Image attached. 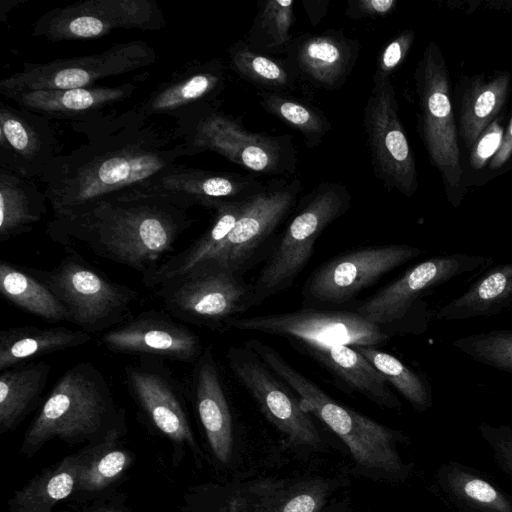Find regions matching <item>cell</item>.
<instances>
[{"label":"cell","instance_id":"6da1fadb","mask_svg":"<svg viewBox=\"0 0 512 512\" xmlns=\"http://www.w3.org/2000/svg\"><path fill=\"white\" fill-rule=\"evenodd\" d=\"M71 127L88 141L56 156L39 180L53 218L134 188L186 157L184 146L130 110L100 114Z\"/></svg>","mask_w":512,"mask_h":512},{"label":"cell","instance_id":"7a4b0ae2","mask_svg":"<svg viewBox=\"0 0 512 512\" xmlns=\"http://www.w3.org/2000/svg\"><path fill=\"white\" fill-rule=\"evenodd\" d=\"M193 223L188 209L129 189L74 215L52 218L46 233L66 251L85 249L145 279L171 256L177 240Z\"/></svg>","mask_w":512,"mask_h":512},{"label":"cell","instance_id":"3957f363","mask_svg":"<svg viewBox=\"0 0 512 512\" xmlns=\"http://www.w3.org/2000/svg\"><path fill=\"white\" fill-rule=\"evenodd\" d=\"M244 345L296 393L306 412L316 416L346 444L357 464L394 479L409 475L411 465L402 461L397 450V443L406 440L401 432L336 402L261 340L249 339Z\"/></svg>","mask_w":512,"mask_h":512},{"label":"cell","instance_id":"277c9868","mask_svg":"<svg viewBox=\"0 0 512 512\" xmlns=\"http://www.w3.org/2000/svg\"><path fill=\"white\" fill-rule=\"evenodd\" d=\"M122 420L104 374L91 362H78L54 385L20 450L31 457L54 437L67 442L96 441L122 427Z\"/></svg>","mask_w":512,"mask_h":512},{"label":"cell","instance_id":"5b68a950","mask_svg":"<svg viewBox=\"0 0 512 512\" xmlns=\"http://www.w3.org/2000/svg\"><path fill=\"white\" fill-rule=\"evenodd\" d=\"M220 101L191 109L175 119L173 137L186 156L205 151L261 175L290 176L296 170L297 154L289 134L252 133L219 109Z\"/></svg>","mask_w":512,"mask_h":512},{"label":"cell","instance_id":"8992f818","mask_svg":"<svg viewBox=\"0 0 512 512\" xmlns=\"http://www.w3.org/2000/svg\"><path fill=\"white\" fill-rule=\"evenodd\" d=\"M418 98L417 130L431 165L441 176L448 202L458 208L467 187L452 106L450 73L441 48L425 47L414 72Z\"/></svg>","mask_w":512,"mask_h":512},{"label":"cell","instance_id":"52a82bcc","mask_svg":"<svg viewBox=\"0 0 512 512\" xmlns=\"http://www.w3.org/2000/svg\"><path fill=\"white\" fill-rule=\"evenodd\" d=\"M66 252L67 255L49 270L26 269L67 308L71 323L93 335L131 318L133 308L140 301L139 293L109 279L79 252Z\"/></svg>","mask_w":512,"mask_h":512},{"label":"cell","instance_id":"ba28073f","mask_svg":"<svg viewBox=\"0 0 512 512\" xmlns=\"http://www.w3.org/2000/svg\"><path fill=\"white\" fill-rule=\"evenodd\" d=\"M342 183L323 182L305 195L278 246L251 285L250 307L291 286L313 253L321 233L350 207Z\"/></svg>","mask_w":512,"mask_h":512},{"label":"cell","instance_id":"9c48e42d","mask_svg":"<svg viewBox=\"0 0 512 512\" xmlns=\"http://www.w3.org/2000/svg\"><path fill=\"white\" fill-rule=\"evenodd\" d=\"M156 59V52L150 45L134 40L113 45L97 54L46 63H26L22 70L0 82V93L92 87L99 80L153 65Z\"/></svg>","mask_w":512,"mask_h":512},{"label":"cell","instance_id":"30bf717a","mask_svg":"<svg viewBox=\"0 0 512 512\" xmlns=\"http://www.w3.org/2000/svg\"><path fill=\"white\" fill-rule=\"evenodd\" d=\"M398 112L391 79L374 80L363 115L373 171L384 188L412 197L418 188V174Z\"/></svg>","mask_w":512,"mask_h":512},{"label":"cell","instance_id":"8fae6325","mask_svg":"<svg viewBox=\"0 0 512 512\" xmlns=\"http://www.w3.org/2000/svg\"><path fill=\"white\" fill-rule=\"evenodd\" d=\"M165 26L154 0H85L54 8L34 23L32 35L51 42L100 38L116 29L157 31Z\"/></svg>","mask_w":512,"mask_h":512},{"label":"cell","instance_id":"7c38bea8","mask_svg":"<svg viewBox=\"0 0 512 512\" xmlns=\"http://www.w3.org/2000/svg\"><path fill=\"white\" fill-rule=\"evenodd\" d=\"M154 290L170 315L213 329L250 308L251 286L225 270L194 271Z\"/></svg>","mask_w":512,"mask_h":512},{"label":"cell","instance_id":"4fadbf2b","mask_svg":"<svg viewBox=\"0 0 512 512\" xmlns=\"http://www.w3.org/2000/svg\"><path fill=\"white\" fill-rule=\"evenodd\" d=\"M301 190L302 183L296 178L290 181L277 179L268 183L262 191L247 200L234 228L220 247L189 273L225 270L240 275L294 208Z\"/></svg>","mask_w":512,"mask_h":512},{"label":"cell","instance_id":"5bb4252c","mask_svg":"<svg viewBox=\"0 0 512 512\" xmlns=\"http://www.w3.org/2000/svg\"><path fill=\"white\" fill-rule=\"evenodd\" d=\"M224 329L292 337L322 345L378 346L389 337L357 312L303 309L287 313L233 317Z\"/></svg>","mask_w":512,"mask_h":512},{"label":"cell","instance_id":"9a60e30c","mask_svg":"<svg viewBox=\"0 0 512 512\" xmlns=\"http://www.w3.org/2000/svg\"><path fill=\"white\" fill-rule=\"evenodd\" d=\"M228 366L266 418L292 446L316 447L320 434L292 389L247 346L227 350Z\"/></svg>","mask_w":512,"mask_h":512},{"label":"cell","instance_id":"2e32d148","mask_svg":"<svg viewBox=\"0 0 512 512\" xmlns=\"http://www.w3.org/2000/svg\"><path fill=\"white\" fill-rule=\"evenodd\" d=\"M422 253L421 249L407 244L365 247L345 253L312 273L304 295L321 303H344Z\"/></svg>","mask_w":512,"mask_h":512},{"label":"cell","instance_id":"e0dca14e","mask_svg":"<svg viewBox=\"0 0 512 512\" xmlns=\"http://www.w3.org/2000/svg\"><path fill=\"white\" fill-rule=\"evenodd\" d=\"M124 374L133 398L151 423L175 444H186L201 456L187 417L183 390L161 359L141 356L125 366Z\"/></svg>","mask_w":512,"mask_h":512},{"label":"cell","instance_id":"ac0fdd59","mask_svg":"<svg viewBox=\"0 0 512 512\" xmlns=\"http://www.w3.org/2000/svg\"><path fill=\"white\" fill-rule=\"evenodd\" d=\"M114 353L136 354L195 364L204 349L201 338L188 326L176 322L169 313L143 311L99 337Z\"/></svg>","mask_w":512,"mask_h":512},{"label":"cell","instance_id":"d6986e66","mask_svg":"<svg viewBox=\"0 0 512 512\" xmlns=\"http://www.w3.org/2000/svg\"><path fill=\"white\" fill-rule=\"evenodd\" d=\"M486 260L463 253L426 259L364 301L356 312L378 326L400 320L425 292L474 271Z\"/></svg>","mask_w":512,"mask_h":512},{"label":"cell","instance_id":"ffe728a7","mask_svg":"<svg viewBox=\"0 0 512 512\" xmlns=\"http://www.w3.org/2000/svg\"><path fill=\"white\" fill-rule=\"evenodd\" d=\"M265 186L252 176L178 163L130 190L162 197L185 209L196 205L215 209L222 203L254 196Z\"/></svg>","mask_w":512,"mask_h":512},{"label":"cell","instance_id":"44dd1931","mask_svg":"<svg viewBox=\"0 0 512 512\" xmlns=\"http://www.w3.org/2000/svg\"><path fill=\"white\" fill-rule=\"evenodd\" d=\"M58 155V139L50 119L0 102L1 169L40 180Z\"/></svg>","mask_w":512,"mask_h":512},{"label":"cell","instance_id":"7402d4cb","mask_svg":"<svg viewBox=\"0 0 512 512\" xmlns=\"http://www.w3.org/2000/svg\"><path fill=\"white\" fill-rule=\"evenodd\" d=\"M357 40L343 31L328 29L293 38L285 58L295 69L299 81L314 88L335 90L344 85L359 56Z\"/></svg>","mask_w":512,"mask_h":512},{"label":"cell","instance_id":"603a6c76","mask_svg":"<svg viewBox=\"0 0 512 512\" xmlns=\"http://www.w3.org/2000/svg\"><path fill=\"white\" fill-rule=\"evenodd\" d=\"M226 80V67L221 60L192 62L129 110L145 122L163 115L176 119L198 106L219 101L217 98L225 89Z\"/></svg>","mask_w":512,"mask_h":512},{"label":"cell","instance_id":"cb8c5ba5","mask_svg":"<svg viewBox=\"0 0 512 512\" xmlns=\"http://www.w3.org/2000/svg\"><path fill=\"white\" fill-rule=\"evenodd\" d=\"M511 89V74L506 70L458 79L452 106L460 144L466 151L493 121L504 114Z\"/></svg>","mask_w":512,"mask_h":512},{"label":"cell","instance_id":"d4e9b609","mask_svg":"<svg viewBox=\"0 0 512 512\" xmlns=\"http://www.w3.org/2000/svg\"><path fill=\"white\" fill-rule=\"evenodd\" d=\"M137 90L135 83L117 86H92L76 89H34L1 93L17 106L45 116L72 122L98 116L108 107L130 98Z\"/></svg>","mask_w":512,"mask_h":512},{"label":"cell","instance_id":"484cf974","mask_svg":"<svg viewBox=\"0 0 512 512\" xmlns=\"http://www.w3.org/2000/svg\"><path fill=\"white\" fill-rule=\"evenodd\" d=\"M192 390L197 413L213 455L221 464H227L233 450L232 415L210 347L204 349L194 364Z\"/></svg>","mask_w":512,"mask_h":512},{"label":"cell","instance_id":"4316f807","mask_svg":"<svg viewBox=\"0 0 512 512\" xmlns=\"http://www.w3.org/2000/svg\"><path fill=\"white\" fill-rule=\"evenodd\" d=\"M434 488L456 512H512V496L484 472L448 460L434 475Z\"/></svg>","mask_w":512,"mask_h":512},{"label":"cell","instance_id":"83f0119b","mask_svg":"<svg viewBox=\"0 0 512 512\" xmlns=\"http://www.w3.org/2000/svg\"><path fill=\"white\" fill-rule=\"evenodd\" d=\"M311 356L352 389L385 409L401 410V402L382 374L353 346L304 343Z\"/></svg>","mask_w":512,"mask_h":512},{"label":"cell","instance_id":"f1b7e54d","mask_svg":"<svg viewBox=\"0 0 512 512\" xmlns=\"http://www.w3.org/2000/svg\"><path fill=\"white\" fill-rule=\"evenodd\" d=\"M92 335L65 326L10 327L0 331V372L57 351L88 343Z\"/></svg>","mask_w":512,"mask_h":512},{"label":"cell","instance_id":"f546056e","mask_svg":"<svg viewBox=\"0 0 512 512\" xmlns=\"http://www.w3.org/2000/svg\"><path fill=\"white\" fill-rule=\"evenodd\" d=\"M512 304V262L487 270L460 296L437 312V319L454 321L489 317Z\"/></svg>","mask_w":512,"mask_h":512},{"label":"cell","instance_id":"4dcf8cb0","mask_svg":"<svg viewBox=\"0 0 512 512\" xmlns=\"http://www.w3.org/2000/svg\"><path fill=\"white\" fill-rule=\"evenodd\" d=\"M47 203L33 180L0 168V243L31 231L46 214Z\"/></svg>","mask_w":512,"mask_h":512},{"label":"cell","instance_id":"1f68e13d","mask_svg":"<svg viewBox=\"0 0 512 512\" xmlns=\"http://www.w3.org/2000/svg\"><path fill=\"white\" fill-rule=\"evenodd\" d=\"M47 362H30L0 374V432L15 428L40 399L50 375Z\"/></svg>","mask_w":512,"mask_h":512},{"label":"cell","instance_id":"d6a6232c","mask_svg":"<svg viewBox=\"0 0 512 512\" xmlns=\"http://www.w3.org/2000/svg\"><path fill=\"white\" fill-rule=\"evenodd\" d=\"M0 292L8 302L40 319L50 323H71L67 308L26 267L2 260Z\"/></svg>","mask_w":512,"mask_h":512},{"label":"cell","instance_id":"836d02e7","mask_svg":"<svg viewBox=\"0 0 512 512\" xmlns=\"http://www.w3.org/2000/svg\"><path fill=\"white\" fill-rule=\"evenodd\" d=\"M81 462L80 451L43 470L15 493L8 512H51L58 502L73 495Z\"/></svg>","mask_w":512,"mask_h":512},{"label":"cell","instance_id":"e575fe53","mask_svg":"<svg viewBox=\"0 0 512 512\" xmlns=\"http://www.w3.org/2000/svg\"><path fill=\"white\" fill-rule=\"evenodd\" d=\"M121 435L122 427L115 428L81 451L74 495L104 490L128 469L132 457L126 449L117 447Z\"/></svg>","mask_w":512,"mask_h":512},{"label":"cell","instance_id":"d590c367","mask_svg":"<svg viewBox=\"0 0 512 512\" xmlns=\"http://www.w3.org/2000/svg\"><path fill=\"white\" fill-rule=\"evenodd\" d=\"M232 69L244 80L263 91L285 93L294 89L298 75L284 58L250 48L243 40L228 50Z\"/></svg>","mask_w":512,"mask_h":512},{"label":"cell","instance_id":"8d00e7d4","mask_svg":"<svg viewBox=\"0 0 512 512\" xmlns=\"http://www.w3.org/2000/svg\"><path fill=\"white\" fill-rule=\"evenodd\" d=\"M294 3V0L259 2L253 24L243 41L253 50L264 54H285L293 39Z\"/></svg>","mask_w":512,"mask_h":512},{"label":"cell","instance_id":"74e56055","mask_svg":"<svg viewBox=\"0 0 512 512\" xmlns=\"http://www.w3.org/2000/svg\"><path fill=\"white\" fill-rule=\"evenodd\" d=\"M259 96L261 107L298 131L309 148L318 146L332 129L324 113L308 103L285 93L260 90Z\"/></svg>","mask_w":512,"mask_h":512},{"label":"cell","instance_id":"f35d334b","mask_svg":"<svg viewBox=\"0 0 512 512\" xmlns=\"http://www.w3.org/2000/svg\"><path fill=\"white\" fill-rule=\"evenodd\" d=\"M418 412L433 404L432 389L424 374L410 369L395 356L376 346H353Z\"/></svg>","mask_w":512,"mask_h":512},{"label":"cell","instance_id":"ab89813d","mask_svg":"<svg viewBox=\"0 0 512 512\" xmlns=\"http://www.w3.org/2000/svg\"><path fill=\"white\" fill-rule=\"evenodd\" d=\"M452 345L472 360L512 373V329L471 334Z\"/></svg>","mask_w":512,"mask_h":512},{"label":"cell","instance_id":"60d3db41","mask_svg":"<svg viewBox=\"0 0 512 512\" xmlns=\"http://www.w3.org/2000/svg\"><path fill=\"white\" fill-rule=\"evenodd\" d=\"M326 497V487L315 482L288 491L272 485L260 502L258 512H320Z\"/></svg>","mask_w":512,"mask_h":512},{"label":"cell","instance_id":"b9f144b4","mask_svg":"<svg viewBox=\"0 0 512 512\" xmlns=\"http://www.w3.org/2000/svg\"><path fill=\"white\" fill-rule=\"evenodd\" d=\"M505 125V116L503 114L485 129L474 145L467 151L468 169L464 172L466 187L469 186L472 176L488 168L491 159L500 148Z\"/></svg>","mask_w":512,"mask_h":512},{"label":"cell","instance_id":"7bdbcfd3","mask_svg":"<svg viewBox=\"0 0 512 512\" xmlns=\"http://www.w3.org/2000/svg\"><path fill=\"white\" fill-rule=\"evenodd\" d=\"M416 33L405 29L393 36L380 51L372 80L391 79V75L405 61L415 41Z\"/></svg>","mask_w":512,"mask_h":512},{"label":"cell","instance_id":"ee69618b","mask_svg":"<svg viewBox=\"0 0 512 512\" xmlns=\"http://www.w3.org/2000/svg\"><path fill=\"white\" fill-rule=\"evenodd\" d=\"M478 430L497 466L512 481V428L504 424L482 422Z\"/></svg>","mask_w":512,"mask_h":512},{"label":"cell","instance_id":"f6af8a7d","mask_svg":"<svg viewBox=\"0 0 512 512\" xmlns=\"http://www.w3.org/2000/svg\"><path fill=\"white\" fill-rule=\"evenodd\" d=\"M396 5L395 0H354L348 3L345 14L351 19L385 17Z\"/></svg>","mask_w":512,"mask_h":512},{"label":"cell","instance_id":"bcb514c9","mask_svg":"<svg viewBox=\"0 0 512 512\" xmlns=\"http://www.w3.org/2000/svg\"><path fill=\"white\" fill-rule=\"evenodd\" d=\"M512 114L508 122H506L502 142L500 148L491 159L488 165L487 176L495 177L506 170H509L512 165Z\"/></svg>","mask_w":512,"mask_h":512},{"label":"cell","instance_id":"7dc6e473","mask_svg":"<svg viewBox=\"0 0 512 512\" xmlns=\"http://www.w3.org/2000/svg\"><path fill=\"white\" fill-rule=\"evenodd\" d=\"M304 10L313 27L317 26L325 17L329 5L328 0H303Z\"/></svg>","mask_w":512,"mask_h":512},{"label":"cell","instance_id":"c3c4849f","mask_svg":"<svg viewBox=\"0 0 512 512\" xmlns=\"http://www.w3.org/2000/svg\"><path fill=\"white\" fill-rule=\"evenodd\" d=\"M85 512H129L124 506L120 504H104L93 510Z\"/></svg>","mask_w":512,"mask_h":512}]
</instances>
